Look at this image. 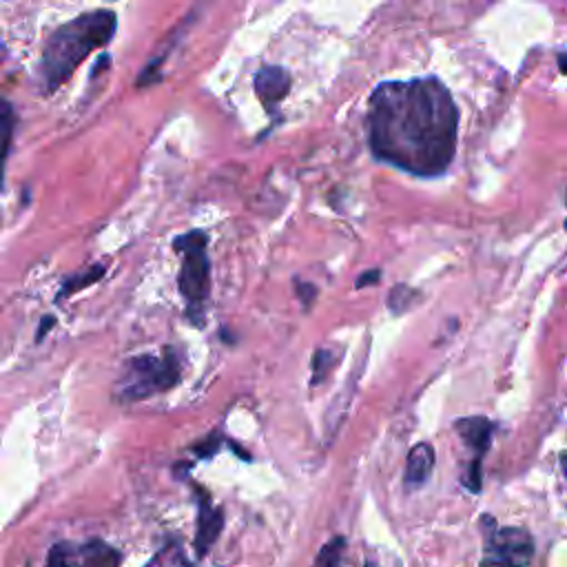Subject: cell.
<instances>
[{
    "mask_svg": "<svg viewBox=\"0 0 567 567\" xmlns=\"http://www.w3.org/2000/svg\"><path fill=\"white\" fill-rule=\"evenodd\" d=\"M343 549H346V540H343L341 536L332 538L328 545L321 547L315 567H339L341 556H343Z\"/></svg>",
    "mask_w": 567,
    "mask_h": 567,
    "instance_id": "7c38bea8",
    "label": "cell"
},
{
    "mask_svg": "<svg viewBox=\"0 0 567 567\" xmlns=\"http://www.w3.org/2000/svg\"><path fill=\"white\" fill-rule=\"evenodd\" d=\"M534 558L532 536L520 527L489 525L481 567H529Z\"/></svg>",
    "mask_w": 567,
    "mask_h": 567,
    "instance_id": "5b68a950",
    "label": "cell"
},
{
    "mask_svg": "<svg viewBox=\"0 0 567 567\" xmlns=\"http://www.w3.org/2000/svg\"><path fill=\"white\" fill-rule=\"evenodd\" d=\"M75 567H117L120 565V551L104 540H89L75 549Z\"/></svg>",
    "mask_w": 567,
    "mask_h": 567,
    "instance_id": "30bf717a",
    "label": "cell"
},
{
    "mask_svg": "<svg viewBox=\"0 0 567 567\" xmlns=\"http://www.w3.org/2000/svg\"><path fill=\"white\" fill-rule=\"evenodd\" d=\"M565 228H567V219H565Z\"/></svg>",
    "mask_w": 567,
    "mask_h": 567,
    "instance_id": "ffe728a7",
    "label": "cell"
},
{
    "mask_svg": "<svg viewBox=\"0 0 567 567\" xmlns=\"http://www.w3.org/2000/svg\"><path fill=\"white\" fill-rule=\"evenodd\" d=\"M434 467V447L430 443H416L410 452H408V461H405V487L416 489L421 487Z\"/></svg>",
    "mask_w": 567,
    "mask_h": 567,
    "instance_id": "9c48e42d",
    "label": "cell"
},
{
    "mask_svg": "<svg viewBox=\"0 0 567 567\" xmlns=\"http://www.w3.org/2000/svg\"><path fill=\"white\" fill-rule=\"evenodd\" d=\"M182 377V359L175 350L166 348L162 357L137 354L126 361L122 377L115 385L122 401H140L148 394L171 390Z\"/></svg>",
    "mask_w": 567,
    "mask_h": 567,
    "instance_id": "3957f363",
    "label": "cell"
},
{
    "mask_svg": "<svg viewBox=\"0 0 567 567\" xmlns=\"http://www.w3.org/2000/svg\"><path fill=\"white\" fill-rule=\"evenodd\" d=\"M560 467H563V474H565V478H567V452H560Z\"/></svg>",
    "mask_w": 567,
    "mask_h": 567,
    "instance_id": "ac0fdd59",
    "label": "cell"
},
{
    "mask_svg": "<svg viewBox=\"0 0 567 567\" xmlns=\"http://www.w3.org/2000/svg\"><path fill=\"white\" fill-rule=\"evenodd\" d=\"M365 133L377 159L416 177H436L456 153L458 109L434 75L381 82L368 100Z\"/></svg>",
    "mask_w": 567,
    "mask_h": 567,
    "instance_id": "6da1fadb",
    "label": "cell"
},
{
    "mask_svg": "<svg viewBox=\"0 0 567 567\" xmlns=\"http://www.w3.org/2000/svg\"><path fill=\"white\" fill-rule=\"evenodd\" d=\"M379 277H381V270H368L365 275H361V277L357 279V286H359V288H361V286H370V284L379 281Z\"/></svg>",
    "mask_w": 567,
    "mask_h": 567,
    "instance_id": "2e32d148",
    "label": "cell"
},
{
    "mask_svg": "<svg viewBox=\"0 0 567 567\" xmlns=\"http://www.w3.org/2000/svg\"><path fill=\"white\" fill-rule=\"evenodd\" d=\"M368 567H374V565H368Z\"/></svg>",
    "mask_w": 567,
    "mask_h": 567,
    "instance_id": "44dd1931",
    "label": "cell"
},
{
    "mask_svg": "<svg viewBox=\"0 0 567 567\" xmlns=\"http://www.w3.org/2000/svg\"><path fill=\"white\" fill-rule=\"evenodd\" d=\"M13 126H16L13 106L7 100L0 97V190H2V184H4V164H7L9 148H11Z\"/></svg>",
    "mask_w": 567,
    "mask_h": 567,
    "instance_id": "8fae6325",
    "label": "cell"
},
{
    "mask_svg": "<svg viewBox=\"0 0 567 567\" xmlns=\"http://www.w3.org/2000/svg\"><path fill=\"white\" fill-rule=\"evenodd\" d=\"M224 527V512L208 501V494L199 492L197 496V532H195V551L197 556H206L215 545L219 532Z\"/></svg>",
    "mask_w": 567,
    "mask_h": 567,
    "instance_id": "8992f818",
    "label": "cell"
},
{
    "mask_svg": "<svg viewBox=\"0 0 567 567\" xmlns=\"http://www.w3.org/2000/svg\"><path fill=\"white\" fill-rule=\"evenodd\" d=\"M558 64H560V71L567 73V53L565 51L558 55Z\"/></svg>",
    "mask_w": 567,
    "mask_h": 567,
    "instance_id": "e0dca14e",
    "label": "cell"
},
{
    "mask_svg": "<svg viewBox=\"0 0 567 567\" xmlns=\"http://www.w3.org/2000/svg\"><path fill=\"white\" fill-rule=\"evenodd\" d=\"M175 250L182 255L179 292L186 299L188 319L199 326L204 306L210 292V264L206 252V233L190 230L175 239Z\"/></svg>",
    "mask_w": 567,
    "mask_h": 567,
    "instance_id": "277c9868",
    "label": "cell"
},
{
    "mask_svg": "<svg viewBox=\"0 0 567 567\" xmlns=\"http://www.w3.org/2000/svg\"><path fill=\"white\" fill-rule=\"evenodd\" d=\"M117 16L109 9L82 13L58 27L49 35L38 66L42 91L53 93L66 82L91 51L104 47L113 38Z\"/></svg>",
    "mask_w": 567,
    "mask_h": 567,
    "instance_id": "7a4b0ae2",
    "label": "cell"
},
{
    "mask_svg": "<svg viewBox=\"0 0 567 567\" xmlns=\"http://www.w3.org/2000/svg\"><path fill=\"white\" fill-rule=\"evenodd\" d=\"M454 430L476 452L478 458L489 450L492 434H494V423L489 419H485V416H465V419L454 421Z\"/></svg>",
    "mask_w": 567,
    "mask_h": 567,
    "instance_id": "ba28073f",
    "label": "cell"
},
{
    "mask_svg": "<svg viewBox=\"0 0 567 567\" xmlns=\"http://www.w3.org/2000/svg\"><path fill=\"white\" fill-rule=\"evenodd\" d=\"M146 567H159V556H157V558H155V560H153V563H148V565H146Z\"/></svg>",
    "mask_w": 567,
    "mask_h": 567,
    "instance_id": "d6986e66",
    "label": "cell"
},
{
    "mask_svg": "<svg viewBox=\"0 0 567 567\" xmlns=\"http://www.w3.org/2000/svg\"><path fill=\"white\" fill-rule=\"evenodd\" d=\"M328 365H330V352H323V350H319V352L315 354V361H312V372H315V377H312V383H317V381H319V379L326 374Z\"/></svg>",
    "mask_w": 567,
    "mask_h": 567,
    "instance_id": "9a60e30c",
    "label": "cell"
},
{
    "mask_svg": "<svg viewBox=\"0 0 567 567\" xmlns=\"http://www.w3.org/2000/svg\"><path fill=\"white\" fill-rule=\"evenodd\" d=\"M47 567H75V547L69 543H58L49 551Z\"/></svg>",
    "mask_w": 567,
    "mask_h": 567,
    "instance_id": "4fadbf2b",
    "label": "cell"
},
{
    "mask_svg": "<svg viewBox=\"0 0 567 567\" xmlns=\"http://www.w3.org/2000/svg\"><path fill=\"white\" fill-rule=\"evenodd\" d=\"M290 89V75L281 66H264L255 75V93L266 109L277 106Z\"/></svg>",
    "mask_w": 567,
    "mask_h": 567,
    "instance_id": "52a82bcc",
    "label": "cell"
},
{
    "mask_svg": "<svg viewBox=\"0 0 567 567\" xmlns=\"http://www.w3.org/2000/svg\"><path fill=\"white\" fill-rule=\"evenodd\" d=\"M102 272H104V268L100 266V268H93V270H89L84 277H73V279H69V281H64V286H62V295H69L71 290H75V288H80V286H84V284H80V281H86V284H93L95 279H100L102 277Z\"/></svg>",
    "mask_w": 567,
    "mask_h": 567,
    "instance_id": "5bb4252c",
    "label": "cell"
}]
</instances>
